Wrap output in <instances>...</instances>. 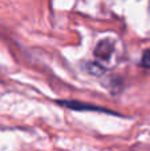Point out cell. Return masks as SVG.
I'll list each match as a JSON object with an SVG mask.
<instances>
[{
  "instance_id": "cell-1",
  "label": "cell",
  "mask_w": 150,
  "mask_h": 151,
  "mask_svg": "<svg viewBox=\"0 0 150 151\" xmlns=\"http://www.w3.org/2000/svg\"><path fill=\"white\" fill-rule=\"evenodd\" d=\"M58 104L71 110H77V111H98V113H108V114H116L114 111H110V110L105 109V107H100L97 105L84 104V102H79V101H58Z\"/></svg>"
},
{
  "instance_id": "cell-2",
  "label": "cell",
  "mask_w": 150,
  "mask_h": 151,
  "mask_svg": "<svg viewBox=\"0 0 150 151\" xmlns=\"http://www.w3.org/2000/svg\"><path fill=\"white\" fill-rule=\"evenodd\" d=\"M96 50H104V52L97 53V56L101 58H106V57H109V55H110L112 50H113V45L109 44V41H102V42H100V45L97 47Z\"/></svg>"
},
{
  "instance_id": "cell-3",
  "label": "cell",
  "mask_w": 150,
  "mask_h": 151,
  "mask_svg": "<svg viewBox=\"0 0 150 151\" xmlns=\"http://www.w3.org/2000/svg\"><path fill=\"white\" fill-rule=\"evenodd\" d=\"M141 64H142L145 68H150V50H146V52L144 53V57H142Z\"/></svg>"
}]
</instances>
